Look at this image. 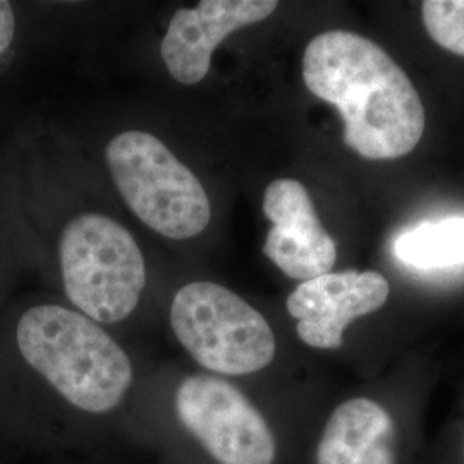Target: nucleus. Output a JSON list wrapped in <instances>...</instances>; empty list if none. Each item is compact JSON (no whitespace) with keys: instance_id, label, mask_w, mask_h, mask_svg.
<instances>
[{"instance_id":"1","label":"nucleus","mask_w":464,"mask_h":464,"mask_svg":"<svg viewBox=\"0 0 464 464\" xmlns=\"http://www.w3.org/2000/svg\"><path fill=\"white\" fill-rule=\"evenodd\" d=\"M306 88L332 103L344 121V143L368 160L411 153L425 131L415 84L396 61L365 36L327 32L303 55Z\"/></svg>"},{"instance_id":"2","label":"nucleus","mask_w":464,"mask_h":464,"mask_svg":"<svg viewBox=\"0 0 464 464\" xmlns=\"http://www.w3.org/2000/svg\"><path fill=\"white\" fill-rule=\"evenodd\" d=\"M23 358L74 408L109 413L133 383V366L116 341L88 316L57 304L28 310L17 324Z\"/></svg>"},{"instance_id":"3","label":"nucleus","mask_w":464,"mask_h":464,"mask_svg":"<svg viewBox=\"0 0 464 464\" xmlns=\"http://www.w3.org/2000/svg\"><path fill=\"white\" fill-rule=\"evenodd\" d=\"M67 298L93 322L116 324L133 314L147 284L141 249L111 217L83 214L59 243Z\"/></svg>"},{"instance_id":"4","label":"nucleus","mask_w":464,"mask_h":464,"mask_svg":"<svg viewBox=\"0 0 464 464\" xmlns=\"http://www.w3.org/2000/svg\"><path fill=\"white\" fill-rule=\"evenodd\" d=\"M105 155L121 197L150 229L170 239L205 231L212 216L207 191L159 138L145 131L117 134Z\"/></svg>"},{"instance_id":"5","label":"nucleus","mask_w":464,"mask_h":464,"mask_svg":"<svg viewBox=\"0 0 464 464\" xmlns=\"http://www.w3.org/2000/svg\"><path fill=\"white\" fill-rule=\"evenodd\" d=\"M170 325L193 360L222 375H249L276 356V335L266 316L227 287L191 282L170 304Z\"/></svg>"},{"instance_id":"6","label":"nucleus","mask_w":464,"mask_h":464,"mask_svg":"<svg viewBox=\"0 0 464 464\" xmlns=\"http://www.w3.org/2000/svg\"><path fill=\"white\" fill-rule=\"evenodd\" d=\"M176 415L220 464H272L277 444L266 418L232 383L191 375L176 392Z\"/></svg>"},{"instance_id":"7","label":"nucleus","mask_w":464,"mask_h":464,"mask_svg":"<svg viewBox=\"0 0 464 464\" xmlns=\"http://www.w3.org/2000/svg\"><path fill=\"white\" fill-rule=\"evenodd\" d=\"M389 293V282L379 272H329L301 282L287 298V312L298 322L296 332L304 344L339 349L349 324L377 312Z\"/></svg>"},{"instance_id":"8","label":"nucleus","mask_w":464,"mask_h":464,"mask_svg":"<svg viewBox=\"0 0 464 464\" xmlns=\"http://www.w3.org/2000/svg\"><path fill=\"white\" fill-rule=\"evenodd\" d=\"M264 212L272 222L266 234V258L295 281H312L331 272L337 246L316 216L306 188L295 179L268 184Z\"/></svg>"},{"instance_id":"9","label":"nucleus","mask_w":464,"mask_h":464,"mask_svg":"<svg viewBox=\"0 0 464 464\" xmlns=\"http://www.w3.org/2000/svg\"><path fill=\"white\" fill-rule=\"evenodd\" d=\"M277 5L276 0H203L195 9L176 11L160 45L170 76L179 83H199L217 45L232 32L264 21Z\"/></svg>"},{"instance_id":"10","label":"nucleus","mask_w":464,"mask_h":464,"mask_svg":"<svg viewBox=\"0 0 464 464\" xmlns=\"http://www.w3.org/2000/svg\"><path fill=\"white\" fill-rule=\"evenodd\" d=\"M316 464H396L392 416L372 399L343 402L322 431Z\"/></svg>"},{"instance_id":"11","label":"nucleus","mask_w":464,"mask_h":464,"mask_svg":"<svg viewBox=\"0 0 464 464\" xmlns=\"http://www.w3.org/2000/svg\"><path fill=\"white\" fill-rule=\"evenodd\" d=\"M394 255L401 264L421 272L464 266V217L423 222L401 232Z\"/></svg>"},{"instance_id":"12","label":"nucleus","mask_w":464,"mask_h":464,"mask_svg":"<svg viewBox=\"0 0 464 464\" xmlns=\"http://www.w3.org/2000/svg\"><path fill=\"white\" fill-rule=\"evenodd\" d=\"M421 14L431 40L464 57V0H427Z\"/></svg>"},{"instance_id":"13","label":"nucleus","mask_w":464,"mask_h":464,"mask_svg":"<svg viewBox=\"0 0 464 464\" xmlns=\"http://www.w3.org/2000/svg\"><path fill=\"white\" fill-rule=\"evenodd\" d=\"M16 30V19L14 11L9 2L0 0V53L9 49Z\"/></svg>"}]
</instances>
